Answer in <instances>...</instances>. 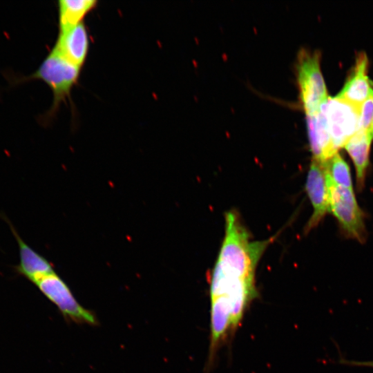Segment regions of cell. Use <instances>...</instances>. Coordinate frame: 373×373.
Segmentation results:
<instances>
[{
	"instance_id": "cell-1",
	"label": "cell",
	"mask_w": 373,
	"mask_h": 373,
	"mask_svg": "<svg viewBox=\"0 0 373 373\" xmlns=\"http://www.w3.org/2000/svg\"><path fill=\"white\" fill-rule=\"evenodd\" d=\"M224 220V236L210 281L211 357L238 326L256 296L257 265L272 240H252L234 210L227 211Z\"/></svg>"
},
{
	"instance_id": "cell-2",
	"label": "cell",
	"mask_w": 373,
	"mask_h": 373,
	"mask_svg": "<svg viewBox=\"0 0 373 373\" xmlns=\"http://www.w3.org/2000/svg\"><path fill=\"white\" fill-rule=\"evenodd\" d=\"M317 50H299L296 64V79L300 104L306 115L315 113L328 99L327 91Z\"/></svg>"
},
{
	"instance_id": "cell-3",
	"label": "cell",
	"mask_w": 373,
	"mask_h": 373,
	"mask_svg": "<svg viewBox=\"0 0 373 373\" xmlns=\"http://www.w3.org/2000/svg\"><path fill=\"white\" fill-rule=\"evenodd\" d=\"M325 180L329 211L336 218L345 237L364 243L367 239L364 213L353 189L336 185L326 175Z\"/></svg>"
},
{
	"instance_id": "cell-4",
	"label": "cell",
	"mask_w": 373,
	"mask_h": 373,
	"mask_svg": "<svg viewBox=\"0 0 373 373\" xmlns=\"http://www.w3.org/2000/svg\"><path fill=\"white\" fill-rule=\"evenodd\" d=\"M80 71L81 68L69 62L53 48L32 75V78L42 80L51 88L53 94L51 114L57 110L61 102L70 97Z\"/></svg>"
},
{
	"instance_id": "cell-5",
	"label": "cell",
	"mask_w": 373,
	"mask_h": 373,
	"mask_svg": "<svg viewBox=\"0 0 373 373\" xmlns=\"http://www.w3.org/2000/svg\"><path fill=\"white\" fill-rule=\"evenodd\" d=\"M35 285L57 307L65 320L77 324L98 325L96 315L77 300L66 283L55 271L44 276Z\"/></svg>"
},
{
	"instance_id": "cell-6",
	"label": "cell",
	"mask_w": 373,
	"mask_h": 373,
	"mask_svg": "<svg viewBox=\"0 0 373 373\" xmlns=\"http://www.w3.org/2000/svg\"><path fill=\"white\" fill-rule=\"evenodd\" d=\"M321 107L334 145L338 150L358 131L361 107L336 96L329 97Z\"/></svg>"
},
{
	"instance_id": "cell-7",
	"label": "cell",
	"mask_w": 373,
	"mask_h": 373,
	"mask_svg": "<svg viewBox=\"0 0 373 373\" xmlns=\"http://www.w3.org/2000/svg\"><path fill=\"white\" fill-rule=\"evenodd\" d=\"M305 189L313 207V213L305 227V233H307L317 227L329 212L327 189L323 162L312 160L307 175Z\"/></svg>"
},
{
	"instance_id": "cell-8",
	"label": "cell",
	"mask_w": 373,
	"mask_h": 373,
	"mask_svg": "<svg viewBox=\"0 0 373 373\" xmlns=\"http://www.w3.org/2000/svg\"><path fill=\"white\" fill-rule=\"evenodd\" d=\"M1 218L8 223L17 242L19 263L15 266V271L34 284L55 271L52 265L46 258L23 241L10 221L5 216L1 215Z\"/></svg>"
},
{
	"instance_id": "cell-9",
	"label": "cell",
	"mask_w": 373,
	"mask_h": 373,
	"mask_svg": "<svg viewBox=\"0 0 373 373\" xmlns=\"http://www.w3.org/2000/svg\"><path fill=\"white\" fill-rule=\"evenodd\" d=\"M307 128L312 160L324 163L338 150L334 145L326 119L321 106L317 111L306 115Z\"/></svg>"
},
{
	"instance_id": "cell-10",
	"label": "cell",
	"mask_w": 373,
	"mask_h": 373,
	"mask_svg": "<svg viewBox=\"0 0 373 373\" xmlns=\"http://www.w3.org/2000/svg\"><path fill=\"white\" fill-rule=\"evenodd\" d=\"M367 66L366 54L360 52L352 73L336 97L361 107L373 92L372 82L367 76Z\"/></svg>"
},
{
	"instance_id": "cell-11",
	"label": "cell",
	"mask_w": 373,
	"mask_h": 373,
	"mask_svg": "<svg viewBox=\"0 0 373 373\" xmlns=\"http://www.w3.org/2000/svg\"><path fill=\"white\" fill-rule=\"evenodd\" d=\"M54 48L69 62L81 68L89 50V36L84 23L59 32Z\"/></svg>"
},
{
	"instance_id": "cell-12",
	"label": "cell",
	"mask_w": 373,
	"mask_h": 373,
	"mask_svg": "<svg viewBox=\"0 0 373 373\" xmlns=\"http://www.w3.org/2000/svg\"><path fill=\"white\" fill-rule=\"evenodd\" d=\"M372 140L373 135L370 131L358 130L344 146L355 167L358 191H361L365 186Z\"/></svg>"
},
{
	"instance_id": "cell-13",
	"label": "cell",
	"mask_w": 373,
	"mask_h": 373,
	"mask_svg": "<svg viewBox=\"0 0 373 373\" xmlns=\"http://www.w3.org/2000/svg\"><path fill=\"white\" fill-rule=\"evenodd\" d=\"M97 4L95 0H61L58 2L59 32L83 22L84 18Z\"/></svg>"
},
{
	"instance_id": "cell-14",
	"label": "cell",
	"mask_w": 373,
	"mask_h": 373,
	"mask_svg": "<svg viewBox=\"0 0 373 373\" xmlns=\"http://www.w3.org/2000/svg\"><path fill=\"white\" fill-rule=\"evenodd\" d=\"M323 164L325 175L334 184L353 189L349 166L338 152Z\"/></svg>"
},
{
	"instance_id": "cell-15",
	"label": "cell",
	"mask_w": 373,
	"mask_h": 373,
	"mask_svg": "<svg viewBox=\"0 0 373 373\" xmlns=\"http://www.w3.org/2000/svg\"><path fill=\"white\" fill-rule=\"evenodd\" d=\"M373 123V92L361 106L358 130L370 131Z\"/></svg>"
},
{
	"instance_id": "cell-16",
	"label": "cell",
	"mask_w": 373,
	"mask_h": 373,
	"mask_svg": "<svg viewBox=\"0 0 373 373\" xmlns=\"http://www.w3.org/2000/svg\"><path fill=\"white\" fill-rule=\"evenodd\" d=\"M343 363L347 365H356V366H366L373 367V361H347L343 360Z\"/></svg>"
},
{
	"instance_id": "cell-17",
	"label": "cell",
	"mask_w": 373,
	"mask_h": 373,
	"mask_svg": "<svg viewBox=\"0 0 373 373\" xmlns=\"http://www.w3.org/2000/svg\"><path fill=\"white\" fill-rule=\"evenodd\" d=\"M370 132V133L373 135V123H372V128H371Z\"/></svg>"
}]
</instances>
